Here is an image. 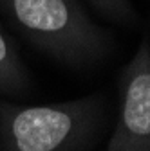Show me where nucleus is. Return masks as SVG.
Listing matches in <instances>:
<instances>
[{"instance_id":"5","label":"nucleus","mask_w":150,"mask_h":151,"mask_svg":"<svg viewBox=\"0 0 150 151\" xmlns=\"http://www.w3.org/2000/svg\"><path fill=\"white\" fill-rule=\"evenodd\" d=\"M90 2L112 20L130 22L134 18V11L128 0H90Z\"/></svg>"},{"instance_id":"2","label":"nucleus","mask_w":150,"mask_h":151,"mask_svg":"<svg viewBox=\"0 0 150 151\" xmlns=\"http://www.w3.org/2000/svg\"><path fill=\"white\" fill-rule=\"evenodd\" d=\"M0 11L31 43L58 61L90 65L110 49L108 34L76 0H0Z\"/></svg>"},{"instance_id":"1","label":"nucleus","mask_w":150,"mask_h":151,"mask_svg":"<svg viewBox=\"0 0 150 151\" xmlns=\"http://www.w3.org/2000/svg\"><path fill=\"white\" fill-rule=\"evenodd\" d=\"M103 113L100 93L36 106L0 101V151H82L94 139Z\"/></svg>"},{"instance_id":"3","label":"nucleus","mask_w":150,"mask_h":151,"mask_svg":"<svg viewBox=\"0 0 150 151\" xmlns=\"http://www.w3.org/2000/svg\"><path fill=\"white\" fill-rule=\"evenodd\" d=\"M118 124L105 151H150V40L141 42L119 76Z\"/></svg>"},{"instance_id":"4","label":"nucleus","mask_w":150,"mask_h":151,"mask_svg":"<svg viewBox=\"0 0 150 151\" xmlns=\"http://www.w3.org/2000/svg\"><path fill=\"white\" fill-rule=\"evenodd\" d=\"M31 85V76L20 58L15 42L0 29V93L18 96Z\"/></svg>"}]
</instances>
